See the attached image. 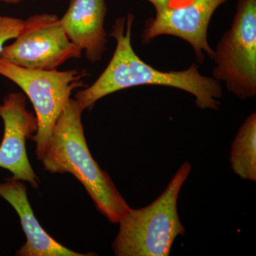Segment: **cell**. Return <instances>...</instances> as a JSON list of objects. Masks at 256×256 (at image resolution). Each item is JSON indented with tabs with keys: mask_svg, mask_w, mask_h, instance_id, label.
I'll list each match as a JSON object with an SVG mask.
<instances>
[{
	"mask_svg": "<svg viewBox=\"0 0 256 256\" xmlns=\"http://www.w3.org/2000/svg\"><path fill=\"white\" fill-rule=\"evenodd\" d=\"M82 50L69 40L55 14H38L24 20L14 42L4 46L0 58L18 66L36 70H56Z\"/></svg>",
	"mask_w": 256,
	"mask_h": 256,
	"instance_id": "8992f818",
	"label": "cell"
},
{
	"mask_svg": "<svg viewBox=\"0 0 256 256\" xmlns=\"http://www.w3.org/2000/svg\"><path fill=\"white\" fill-rule=\"evenodd\" d=\"M213 78L240 100L256 96V0H238L232 26L217 44Z\"/></svg>",
	"mask_w": 256,
	"mask_h": 256,
	"instance_id": "5b68a950",
	"label": "cell"
},
{
	"mask_svg": "<svg viewBox=\"0 0 256 256\" xmlns=\"http://www.w3.org/2000/svg\"><path fill=\"white\" fill-rule=\"evenodd\" d=\"M24 0H0V2L6 3V4H16L22 2Z\"/></svg>",
	"mask_w": 256,
	"mask_h": 256,
	"instance_id": "4fadbf2b",
	"label": "cell"
},
{
	"mask_svg": "<svg viewBox=\"0 0 256 256\" xmlns=\"http://www.w3.org/2000/svg\"><path fill=\"white\" fill-rule=\"evenodd\" d=\"M146 1L153 5L156 15L144 23L142 44H148L162 35L176 36L190 44L197 63H204L206 54L212 60L214 50L208 44V26L216 10L228 0Z\"/></svg>",
	"mask_w": 256,
	"mask_h": 256,
	"instance_id": "52a82bcc",
	"label": "cell"
},
{
	"mask_svg": "<svg viewBox=\"0 0 256 256\" xmlns=\"http://www.w3.org/2000/svg\"><path fill=\"white\" fill-rule=\"evenodd\" d=\"M0 118L4 122V136L0 144V168L12 174L11 178L26 182L38 188L40 178L34 171L26 153V142L36 134L38 120L26 108L22 92H11L0 104Z\"/></svg>",
	"mask_w": 256,
	"mask_h": 256,
	"instance_id": "ba28073f",
	"label": "cell"
},
{
	"mask_svg": "<svg viewBox=\"0 0 256 256\" xmlns=\"http://www.w3.org/2000/svg\"><path fill=\"white\" fill-rule=\"evenodd\" d=\"M134 15L116 18L110 36L116 41V50L108 65L90 86L75 96L82 110L98 100L124 89L144 85L175 88L192 94L195 104L203 110H220L222 86L213 77L202 75L198 65L192 64L182 70L162 72L143 62L131 44Z\"/></svg>",
	"mask_w": 256,
	"mask_h": 256,
	"instance_id": "6da1fadb",
	"label": "cell"
},
{
	"mask_svg": "<svg viewBox=\"0 0 256 256\" xmlns=\"http://www.w3.org/2000/svg\"><path fill=\"white\" fill-rule=\"evenodd\" d=\"M0 196L8 202L20 217L26 242L16 252L18 256H86L74 252L45 232L34 214L23 182L10 178L0 183Z\"/></svg>",
	"mask_w": 256,
	"mask_h": 256,
	"instance_id": "30bf717a",
	"label": "cell"
},
{
	"mask_svg": "<svg viewBox=\"0 0 256 256\" xmlns=\"http://www.w3.org/2000/svg\"><path fill=\"white\" fill-rule=\"evenodd\" d=\"M230 168L244 180L256 181V114L248 116L236 134L230 152Z\"/></svg>",
	"mask_w": 256,
	"mask_h": 256,
	"instance_id": "8fae6325",
	"label": "cell"
},
{
	"mask_svg": "<svg viewBox=\"0 0 256 256\" xmlns=\"http://www.w3.org/2000/svg\"><path fill=\"white\" fill-rule=\"evenodd\" d=\"M106 0H72L60 18L69 40L86 53L87 60L96 63L102 58L108 43L105 28Z\"/></svg>",
	"mask_w": 256,
	"mask_h": 256,
	"instance_id": "9c48e42d",
	"label": "cell"
},
{
	"mask_svg": "<svg viewBox=\"0 0 256 256\" xmlns=\"http://www.w3.org/2000/svg\"><path fill=\"white\" fill-rule=\"evenodd\" d=\"M82 111L75 99L70 98L56 122L40 161L52 174L69 173L75 176L101 214L111 223L118 224L130 207L90 154L82 124Z\"/></svg>",
	"mask_w": 256,
	"mask_h": 256,
	"instance_id": "7a4b0ae2",
	"label": "cell"
},
{
	"mask_svg": "<svg viewBox=\"0 0 256 256\" xmlns=\"http://www.w3.org/2000/svg\"><path fill=\"white\" fill-rule=\"evenodd\" d=\"M24 23V20L22 18L0 14V52L6 42L14 40L18 36Z\"/></svg>",
	"mask_w": 256,
	"mask_h": 256,
	"instance_id": "7c38bea8",
	"label": "cell"
},
{
	"mask_svg": "<svg viewBox=\"0 0 256 256\" xmlns=\"http://www.w3.org/2000/svg\"><path fill=\"white\" fill-rule=\"evenodd\" d=\"M191 171L192 165L184 162L152 203L128 210L118 222V234L112 246L114 256L170 255L175 239L186 232L178 217V202Z\"/></svg>",
	"mask_w": 256,
	"mask_h": 256,
	"instance_id": "3957f363",
	"label": "cell"
},
{
	"mask_svg": "<svg viewBox=\"0 0 256 256\" xmlns=\"http://www.w3.org/2000/svg\"><path fill=\"white\" fill-rule=\"evenodd\" d=\"M0 76L16 84L31 100L38 120V130L32 140L36 144L35 153L40 160L72 92L84 86V79L88 74L76 69L60 72L23 68L0 58Z\"/></svg>",
	"mask_w": 256,
	"mask_h": 256,
	"instance_id": "277c9868",
	"label": "cell"
}]
</instances>
